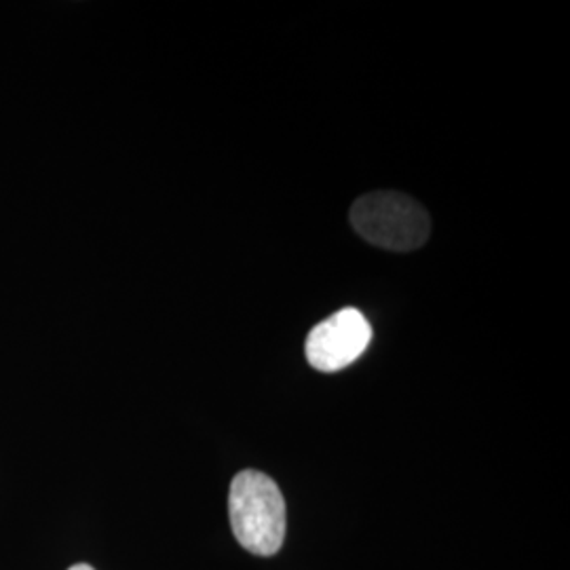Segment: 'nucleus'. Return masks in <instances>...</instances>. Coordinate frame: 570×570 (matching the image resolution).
<instances>
[{
    "instance_id": "f257e3e1",
    "label": "nucleus",
    "mask_w": 570,
    "mask_h": 570,
    "mask_svg": "<svg viewBox=\"0 0 570 570\" xmlns=\"http://www.w3.org/2000/svg\"><path fill=\"white\" fill-rule=\"evenodd\" d=\"M228 515L239 546L256 556H273L285 539V501L279 487L263 473L245 469L228 492Z\"/></svg>"
},
{
    "instance_id": "f03ea898",
    "label": "nucleus",
    "mask_w": 570,
    "mask_h": 570,
    "mask_svg": "<svg viewBox=\"0 0 570 570\" xmlns=\"http://www.w3.org/2000/svg\"><path fill=\"white\" fill-rule=\"evenodd\" d=\"M351 225L360 237L391 252L419 249L431 235L428 209L395 190L360 197L351 207Z\"/></svg>"
},
{
    "instance_id": "7ed1b4c3",
    "label": "nucleus",
    "mask_w": 570,
    "mask_h": 570,
    "mask_svg": "<svg viewBox=\"0 0 570 570\" xmlns=\"http://www.w3.org/2000/svg\"><path fill=\"white\" fill-rule=\"evenodd\" d=\"M372 326L357 308H341L306 336L308 364L320 372H338L366 353Z\"/></svg>"
},
{
    "instance_id": "20e7f679",
    "label": "nucleus",
    "mask_w": 570,
    "mask_h": 570,
    "mask_svg": "<svg viewBox=\"0 0 570 570\" xmlns=\"http://www.w3.org/2000/svg\"><path fill=\"white\" fill-rule=\"evenodd\" d=\"M68 570H96L94 567H89V564H75V567H70Z\"/></svg>"
}]
</instances>
